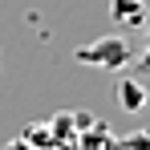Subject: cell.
<instances>
[{"label":"cell","mask_w":150,"mask_h":150,"mask_svg":"<svg viewBox=\"0 0 150 150\" xmlns=\"http://www.w3.org/2000/svg\"><path fill=\"white\" fill-rule=\"evenodd\" d=\"M118 105H122L126 114H138V110L146 105V85H142L138 77H122V81H118Z\"/></svg>","instance_id":"3957f363"},{"label":"cell","mask_w":150,"mask_h":150,"mask_svg":"<svg viewBox=\"0 0 150 150\" xmlns=\"http://www.w3.org/2000/svg\"><path fill=\"white\" fill-rule=\"evenodd\" d=\"M73 146H77V150H122V146H118V138H114L101 122H98V126H85V134L77 138Z\"/></svg>","instance_id":"277c9868"},{"label":"cell","mask_w":150,"mask_h":150,"mask_svg":"<svg viewBox=\"0 0 150 150\" xmlns=\"http://www.w3.org/2000/svg\"><path fill=\"white\" fill-rule=\"evenodd\" d=\"M8 150H28V146H25V142H12V146H8Z\"/></svg>","instance_id":"8992f818"},{"label":"cell","mask_w":150,"mask_h":150,"mask_svg":"<svg viewBox=\"0 0 150 150\" xmlns=\"http://www.w3.org/2000/svg\"><path fill=\"white\" fill-rule=\"evenodd\" d=\"M118 146H122V150H150V126L126 134V138H118Z\"/></svg>","instance_id":"5b68a950"},{"label":"cell","mask_w":150,"mask_h":150,"mask_svg":"<svg viewBox=\"0 0 150 150\" xmlns=\"http://www.w3.org/2000/svg\"><path fill=\"white\" fill-rule=\"evenodd\" d=\"M77 61L81 65H98V69H122L130 61V45L122 37H101L93 45H81L77 49Z\"/></svg>","instance_id":"6da1fadb"},{"label":"cell","mask_w":150,"mask_h":150,"mask_svg":"<svg viewBox=\"0 0 150 150\" xmlns=\"http://www.w3.org/2000/svg\"><path fill=\"white\" fill-rule=\"evenodd\" d=\"M110 21L126 28H142L146 25V4L142 0H110Z\"/></svg>","instance_id":"7a4b0ae2"}]
</instances>
